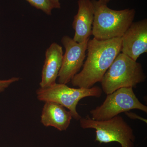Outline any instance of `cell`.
<instances>
[{
    "label": "cell",
    "mask_w": 147,
    "mask_h": 147,
    "mask_svg": "<svg viewBox=\"0 0 147 147\" xmlns=\"http://www.w3.org/2000/svg\"><path fill=\"white\" fill-rule=\"evenodd\" d=\"M121 38L89 40L87 58L82 71L71 79L72 86L89 88L102 81L104 74L116 57L121 53Z\"/></svg>",
    "instance_id": "6da1fadb"
},
{
    "label": "cell",
    "mask_w": 147,
    "mask_h": 147,
    "mask_svg": "<svg viewBox=\"0 0 147 147\" xmlns=\"http://www.w3.org/2000/svg\"><path fill=\"white\" fill-rule=\"evenodd\" d=\"M94 9L92 35L99 40L121 38L133 22L136 11L134 9L115 10L107 3L92 0Z\"/></svg>",
    "instance_id": "7a4b0ae2"
},
{
    "label": "cell",
    "mask_w": 147,
    "mask_h": 147,
    "mask_svg": "<svg viewBox=\"0 0 147 147\" xmlns=\"http://www.w3.org/2000/svg\"><path fill=\"white\" fill-rule=\"evenodd\" d=\"M146 79L142 65L120 53L104 74L101 89L108 95L121 88H136Z\"/></svg>",
    "instance_id": "3957f363"
},
{
    "label": "cell",
    "mask_w": 147,
    "mask_h": 147,
    "mask_svg": "<svg viewBox=\"0 0 147 147\" xmlns=\"http://www.w3.org/2000/svg\"><path fill=\"white\" fill-rule=\"evenodd\" d=\"M79 121L82 128L95 129V142L100 144L116 142L121 147H134L133 129L119 115L105 121L95 120L88 115Z\"/></svg>",
    "instance_id": "277c9868"
},
{
    "label": "cell",
    "mask_w": 147,
    "mask_h": 147,
    "mask_svg": "<svg viewBox=\"0 0 147 147\" xmlns=\"http://www.w3.org/2000/svg\"><path fill=\"white\" fill-rule=\"evenodd\" d=\"M102 91L100 87L94 86L89 88H70L66 84H55L49 88H40L37 90L38 100L44 102H53L67 108L71 113L72 118L77 121L82 117L76 110V106L81 99L85 97L99 98Z\"/></svg>",
    "instance_id": "5b68a950"
},
{
    "label": "cell",
    "mask_w": 147,
    "mask_h": 147,
    "mask_svg": "<svg viewBox=\"0 0 147 147\" xmlns=\"http://www.w3.org/2000/svg\"><path fill=\"white\" fill-rule=\"evenodd\" d=\"M137 109L147 113V107L139 101L132 88H122L107 95L102 105L90 111L91 118L105 121L123 113Z\"/></svg>",
    "instance_id": "8992f818"
},
{
    "label": "cell",
    "mask_w": 147,
    "mask_h": 147,
    "mask_svg": "<svg viewBox=\"0 0 147 147\" xmlns=\"http://www.w3.org/2000/svg\"><path fill=\"white\" fill-rule=\"evenodd\" d=\"M90 39L83 42H77L68 36H64L62 38L61 42L65 51L58 74L59 84H68L74 76L79 73L84 65L88 42Z\"/></svg>",
    "instance_id": "52a82bcc"
},
{
    "label": "cell",
    "mask_w": 147,
    "mask_h": 147,
    "mask_svg": "<svg viewBox=\"0 0 147 147\" xmlns=\"http://www.w3.org/2000/svg\"><path fill=\"white\" fill-rule=\"evenodd\" d=\"M121 52L134 61L147 52V19L132 22L121 37Z\"/></svg>",
    "instance_id": "ba28073f"
},
{
    "label": "cell",
    "mask_w": 147,
    "mask_h": 147,
    "mask_svg": "<svg viewBox=\"0 0 147 147\" xmlns=\"http://www.w3.org/2000/svg\"><path fill=\"white\" fill-rule=\"evenodd\" d=\"M78 11L74 18L72 27L75 30L73 39L77 42L90 39L92 35V27L94 9L92 0H79Z\"/></svg>",
    "instance_id": "9c48e42d"
},
{
    "label": "cell",
    "mask_w": 147,
    "mask_h": 147,
    "mask_svg": "<svg viewBox=\"0 0 147 147\" xmlns=\"http://www.w3.org/2000/svg\"><path fill=\"white\" fill-rule=\"evenodd\" d=\"M63 55L62 47L56 42H53L47 48L42 69V79L40 83V88H49L56 84Z\"/></svg>",
    "instance_id": "30bf717a"
},
{
    "label": "cell",
    "mask_w": 147,
    "mask_h": 147,
    "mask_svg": "<svg viewBox=\"0 0 147 147\" xmlns=\"http://www.w3.org/2000/svg\"><path fill=\"white\" fill-rule=\"evenodd\" d=\"M72 118L71 113L64 106L55 102H45L41 115V122L44 126L65 131L69 126Z\"/></svg>",
    "instance_id": "8fae6325"
},
{
    "label": "cell",
    "mask_w": 147,
    "mask_h": 147,
    "mask_svg": "<svg viewBox=\"0 0 147 147\" xmlns=\"http://www.w3.org/2000/svg\"><path fill=\"white\" fill-rule=\"evenodd\" d=\"M32 6L41 9L47 15H51L54 7L50 0H26Z\"/></svg>",
    "instance_id": "7c38bea8"
},
{
    "label": "cell",
    "mask_w": 147,
    "mask_h": 147,
    "mask_svg": "<svg viewBox=\"0 0 147 147\" xmlns=\"http://www.w3.org/2000/svg\"><path fill=\"white\" fill-rule=\"evenodd\" d=\"M19 80L18 77H12L7 80H0V92H3L9 85L14 82H18Z\"/></svg>",
    "instance_id": "4fadbf2b"
},
{
    "label": "cell",
    "mask_w": 147,
    "mask_h": 147,
    "mask_svg": "<svg viewBox=\"0 0 147 147\" xmlns=\"http://www.w3.org/2000/svg\"><path fill=\"white\" fill-rule=\"evenodd\" d=\"M125 115L127 117H128L129 118L132 119H139V120L144 121V122L146 123H147L146 119H145L144 118L142 117L141 116L138 115L135 113L130 112V111L125 112Z\"/></svg>",
    "instance_id": "5bb4252c"
},
{
    "label": "cell",
    "mask_w": 147,
    "mask_h": 147,
    "mask_svg": "<svg viewBox=\"0 0 147 147\" xmlns=\"http://www.w3.org/2000/svg\"><path fill=\"white\" fill-rule=\"evenodd\" d=\"M54 8L59 9L61 8L60 3L59 0H50Z\"/></svg>",
    "instance_id": "9a60e30c"
},
{
    "label": "cell",
    "mask_w": 147,
    "mask_h": 147,
    "mask_svg": "<svg viewBox=\"0 0 147 147\" xmlns=\"http://www.w3.org/2000/svg\"><path fill=\"white\" fill-rule=\"evenodd\" d=\"M98 1H101L103 2L108 3L110 1V0H98Z\"/></svg>",
    "instance_id": "2e32d148"
}]
</instances>
